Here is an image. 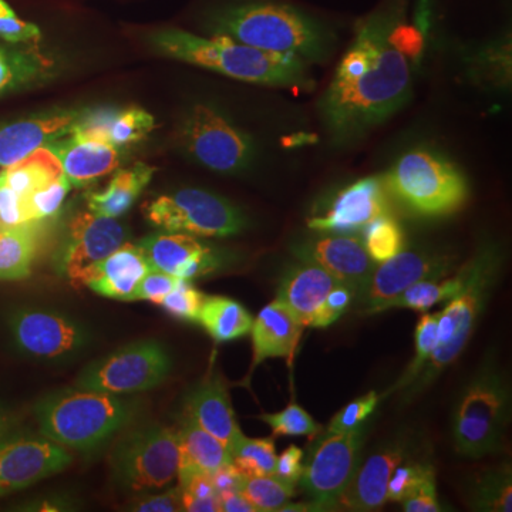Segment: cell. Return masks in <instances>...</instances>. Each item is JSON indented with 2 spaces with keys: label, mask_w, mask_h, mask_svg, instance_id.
I'll return each instance as SVG.
<instances>
[{
  "label": "cell",
  "mask_w": 512,
  "mask_h": 512,
  "mask_svg": "<svg viewBox=\"0 0 512 512\" xmlns=\"http://www.w3.org/2000/svg\"><path fill=\"white\" fill-rule=\"evenodd\" d=\"M407 0H387L360 20L348 52L319 101L335 144L359 140L393 117L412 96V69L394 42Z\"/></svg>",
  "instance_id": "obj_1"
},
{
  "label": "cell",
  "mask_w": 512,
  "mask_h": 512,
  "mask_svg": "<svg viewBox=\"0 0 512 512\" xmlns=\"http://www.w3.org/2000/svg\"><path fill=\"white\" fill-rule=\"evenodd\" d=\"M214 36L272 53H292L305 62H325L332 52V30L296 6L274 0H244L214 10L208 18Z\"/></svg>",
  "instance_id": "obj_2"
},
{
  "label": "cell",
  "mask_w": 512,
  "mask_h": 512,
  "mask_svg": "<svg viewBox=\"0 0 512 512\" xmlns=\"http://www.w3.org/2000/svg\"><path fill=\"white\" fill-rule=\"evenodd\" d=\"M158 52L261 86L311 90L315 80L308 62L292 53H272L242 45L225 36L201 37L180 29L161 30L151 36Z\"/></svg>",
  "instance_id": "obj_3"
},
{
  "label": "cell",
  "mask_w": 512,
  "mask_h": 512,
  "mask_svg": "<svg viewBox=\"0 0 512 512\" xmlns=\"http://www.w3.org/2000/svg\"><path fill=\"white\" fill-rule=\"evenodd\" d=\"M504 261L503 248L497 242L484 241L463 264L464 284L439 313V343L417 379L402 392L403 397L414 399L419 396L464 352Z\"/></svg>",
  "instance_id": "obj_4"
},
{
  "label": "cell",
  "mask_w": 512,
  "mask_h": 512,
  "mask_svg": "<svg viewBox=\"0 0 512 512\" xmlns=\"http://www.w3.org/2000/svg\"><path fill=\"white\" fill-rule=\"evenodd\" d=\"M137 402L116 394L66 389L36 404L40 434L67 450L93 451L134 420Z\"/></svg>",
  "instance_id": "obj_5"
},
{
  "label": "cell",
  "mask_w": 512,
  "mask_h": 512,
  "mask_svg": "<svg viewBox=\"0 0 512 512\" xmlns=\"http://www.w3.org/2000/svg\"><path fill=\"white\" fill-rule=\"evenodd\" d=\"M384 187L407 211L423 218L456 214L470 197L463 171L443 154L427 147L404 153L382 175Z\"/></svg>",
  "instance_id": "obj_6"
},
{
  "label": "cell",
  "mask_w": 512,
  "mask_h": 512,
  "mask_svg": "<svg viewBox=\"0 0 512 512\" xmlns=\"http://www.w3.org/2000/svg\"><path fill=\"white\" fill-rule=\"evenodd\" d=\"M510 416V384L495 360H487L463 390L454 412L453 441L457 453L481 458L500 450Z\"/></svg>",
  "instance_id": "obj_7"
},
{
  "label": "cell",
  "mask_w": 512,
  "mask_h": 512,
  "mask_svg": "<svg viewBox=\"0 0 512 512\" xmlns=\"http://www.w3.org/2000/svg\"><path fill=\"white\" fill-rule=\"evenodd\" d=\"M114 481L128 493H151L173 483L178 474L177 429L148 423L124 434L111 451Z\"/></svg>",
  "instance_id": "obj_8"
},
{
  "label": "cell",
  "mask_w": 512,
  "mask_h": 512,
  "mask_svg": "<svg viewBox=\"0 0 512 512\" xmlns=\"http://www.w3.org/2000/svg\"><path fill=\"white\" fill-rule=\"evenodd\" d=\"M144 215L154 227L194 237H232L248 225L247 217L234 204L197 188L160 195L144 205Z\"/></svg>",
  "instance_id": "obj_9"
},
{
  "label": "cell",
  "mask_w": 512,
  "mask_h": 512,
  "mask_svg": "<svg viewBox=\"0 0 512 512\" xmlns=\"http://www.w3.org/2000/svg\"><path fill=\"white\" fill-rule=\"evenodd\" d=\"M171 365L160 342L140 340L87 366L77 377L76 387L116 396L146 392L164 382Z\"/></svg>",
  "instance_id": "obj_10"
},
{
  "label": "cell",
  "mask_w": 512,
  "mask_h": 512,
  "mask_svg": "<svg viewBox=\"0 0 512 512\" xmlns=\"http://www.w3.org/2000/svg\"><path fill=\"white\" fill-rule=\"evenodd\" d=\"M308 458L303 461L299 485L311 498L316 511L338 510L340 498L359 467L363 430L316 436Z\"/></svg>",
  "instance_id": "obj_11"
},
{
  "label": "cell",
  "mask_w": 512,
  "mask_h": 512,
  "mask_svg": "<svg viewBox=\"0 0 512 512\" xmlns=\"http://www.w3.org/2000/svg\"><path fill=\"white\" fill-rule=\"evenodd\" d=\"M181 140L195 161L215 173H239L255 156L252 138L207 104L192 107L181 127Z\"/></svg>",
  "instance_id": "obj_12"
},
{
  "label": "cell",
  "mask_w": 512,
  "mask_h": 512,
  "mask_svg": "<svg viewBox=\"0 0 512 512\" xmlns=\"http://www.w3.org/2000/svg\"><path fill=\"white\" fill-rule=\"evenodd\" d=\"M457 256L433 249L403 251L376 265L366 285L356 293L360 315L382 313L384 306L417 282L446 278L454 271Z\"/></svg>",
  "instance_id": "obj_13"
},
{
  "label": "cell",
  "mask_w": 512,
  "mask_h": 512,
  "mask_svg": "<svg viewBox=\"0 0 512 512\" xmlns=\"http://www.w3.org/2000/svg\"><path fill=\"white\" fill-rule=\"evenodd\" d=\"M128 231L119 218L101 217L82 211L69 221L53 255L55 271L70 284L127 242Z\"/></svg>",
  "instance_id": "obj_14"
},
{
  "label": "cell",
  "mask_w": 512,
  "mask_h": 512,
  "mask_svg": "<svg viewBox=\"0 0 512 512\" xmlns=\"http://www.w3.org/2000/svg\"><path fill=\"white\" fill-rule=\"evenodd\" d=\"M6 325L20 353L47 362L77 355L86 348L90 338L76 320L49 309H16L10 313Z\"/></svg>",
  "instance_id": "obj_15"
},
{
  "label": "cell",
  "mask_w": 512,
  "mask_h": 512,
  "mask_svg": "<svg viewBox=\"0 0 512 512\" xmlns=\"http://www.w3.org/2000/svg\"><path fill=\"white\" fill-rule=\"evenodd\" d=\"M72 454L45 436L12 433L0 439V498L63 471Z\"/></svg>",
  "instance_id": "obj_16"
},
{
  "label": "cell",
  "mask_w": 512,
  "mask_h": 512,
  "mask_svg": "<svg viewBox=\"0 0 512 512\" xmlns=\"http://www.w3.org/2000/svg\"><path fill=\"white\" fill-rule=\"evenodd\" d=\"M392 204L382 177H365L349 184L335 195L328 210L309 218L308 228L318 234H348L363 229L383 215H390Z\"/></svg>",
  "instance_id": "obj_17"
},
{
  "label": "cell",
  "mask_w": 512,
  "mask_h": 512,
  "mask_svg": "<svg viewBox=\"0 0 512 512\" xmlns=\"http://www.w3.org/2000/svg\"><path fill=\"white\" fill-rule=\"evenodd\" d=\"M292 254L298 261L312 262L325 269L333 278L348 285L355 296L377 265L367 254L362 237L355 234H323V237L293 245Z\"/></svg>",
  "instance_id": "obj_18"
},
{
  "label": "cell",
  "mask_w": 512,
  "mask_h": 512,
  "mask_svg": "<svg viewBox=\"0 0 512 512\" xmlns=\"http://www.w3.org/2000/svg\"><path fill=\"white\" fill-rule=\"evenodd\" d=\"M148 264L157 271L177 276L183 281H194L214 274L224 265V255L204 244L194 235L181 232L154 234L138 244Z\"/></svg>",
  "instance_id": "obj_19"
},
{
  "label": "cell",
  "mask_w": 512,
  "mask_h": 512,
  "mask_svg": "<svg viewBox=\"0 0 512 512\" xmlns=\"http://www.w3.org/2000/svg\"><path fill=\"white\" fill-rule=\"evenodd\" d=\"M410 443L406 437L389 441L359 463L355 476L340 498L338 510L377 511L389 503L387 484L397 466L409 456Z\"/></svg>",
  "instance_id": "obj_20"
},
{
  "label": "cell",
  "mask_w": 512,
  "mask_h": 512,
  "mask_svg": "<svg viewBox=\"0 0 512 512\" xmlns=\"http://www.w3.org/2000/svg\"><path fill=\"white\" fill-rule=\"evenodd\" d=\"M183 416L224 443L229 451L242 436L227 382L221 373H210L192 387L185 396Z\"/></svg>",
  "instance_id": "obj_21"
},
{
  "label": "cell",
  "mask_w": 512,
  "mask_h": 512,
  "mask_svg": "<svg viewBox=\"0 0 512 512\" xmlns=\"http://www.w3.org/2000/svg\"><path fill=\"white\" fill-rule=\"evenodd\" d=\"M143 249L124 242L103 261L97 262L80 276L79 286H87L93 292L117 301H136L141 279L150 271Z\"/></svg>",
  "instance_id": "obj_22"
},
{
  "label": "cell",
  "mask_w": 512,
  "mask_h": 512,
  "mask_svg": "<svg viewBox=\"0 0 512 512\" xmlns=\"http://www.w3.org/2000/svg\"><path fill=\"white\" fill-rule=\"evenodd\" d=\"M84 109L60 110L0 126V167L18 163L70 133Z\"/></svg>",
  "instance_id": "obj_23"
},
{
  "label": "cell",
  "mask_w": 512,
  "mask_h": 512,
  "mask_svg": "<svg viewBox=\"0 0 512 512\" xmlns=\"http://www.w3.org/2000/svg\"><path fill=\"white\" fill-rule=\"evenodd\" d=\"M305 326L284 302L275 299L258 313L252 323V363L249 377L266 359L285 357L292 365Z\"/></svg>",
  "instance_id": "obj_24"
},
{
  "label": "cell",
  "mask_w": 512,
  "mask_h": 512,
  "mask_svg": "<svg viewBox=\"0 0 512 512\" xmlns=\"http://www.w3.org/2000/svg\"><path fill=\"white\" fill-rule=\"evenodd\" d=\"M46 147L59 158L64 175L74 187L94 183L116 171L121 163L119 148L74 133H67Z\"/></svg>",
  "instance_id": "obj_25"
},
{
  "label": "cell",
  "mask_w": 512,
  "mask_h": 512,
  "mask_svg": "<svg viewBox=\"0 0 512 512\" xmlns=\"http://www.w3.org/2000/svg\"><path fill=\"white\" fill-rule=\"evenodd\" d=\"M156 127V120L140 107L126 109H84L70 133L124 148L140 143Z\"/></svg>",
  "instance_id": "obj_26"
},
{
  "label": "cell",
  "mask_w": 512,
  "mask_h": 512,
  "mask_svg": "<svg viewBox=\"0 0 512 512\" xmlns=\"http://www.w3.org/2000/svg\"><path fill=\"white\" fill-rule=\"evenodd\" d=\"M338 284V279L320 266L298 261L282 275L276 299L284 302L305 328H313L329 292Z\"/></svg>",
  "instance_id": "obj_27"
},
{
  "label": "cell",
  "mask_w": 512,
  "mask_h": 512,
  "mask_svg": "<svg viewBox=\"0 0 512 512\" xmlns=\"http://www.w3.org/2000/svg\"><path fill=\"white\" fill-rule=\"evenodd\" d=\"M178 483L194 474H211L232 463L231 451L212 434L181 414L177 429Z\"/></svg>",
  "instance_id": "obj_28"
},
{
  "label": "cell",
  "mask_w": 512,
  "mask_h": 512,
  "mask_svg": "<svg viewBox=\"0 0 512 512\" xmlns=\"http://www.w3.org/2000/svg\"><path fill=\"white\" fill-rule=\"evenodd\" d=\"M49 221H29L0 229V281H20L32 274Z\"/></svg>",
  "instance_id": "obj_29"
},
{
  "label": "cell",
  "mask_w": 512,
  "mask_h": 512,
  "mask_svg": "<svg viewBox=\"0 0 512 512\" xmlns=\"http://www.w3.org/2000/svg\"><path fill=\"white\" fill-rule=\"evenodd\" d=\"M156 168L144 163L120 170L111 178L106 190L86 195L87 210L107 218H120L126 214L150 184Z\"/></svg>",
  "instance_id": "obj_30"
},
{
  "label": "cell",
  "mask_w": 512,
  "mask_h": 512,
  "mask_svg": "<svg viewBox=\"0 0 512 512\" xmlns=\"http://www.w3.org/2000/svg\"><path fill=\"white\" fill-rule=\"evenodd\" d=\"M53 70V60L35 47L0 45V96L46 82Z\"/></svg>",
  "instance_id": "obj_31"
},
{
  "label": "cell",
  "mask_w": 512,
  "mask_h": 512,
  "mask_svg": "<svg viewBox=\"0 0 512 512\" xmlns=\"http://www.w3.org/2000/svg\"><path fill=\"white\" fill-rule=\"evenodd\" d=\"M63 175L59 158L49 148L43 147L18 163L3 167L0 183L15 192L23 202L30 194L59 180Z\"/></svg>",
  "instance_id": "obj_32"
},
{
  "label": "cell",
  "mask_w": 512,
  "mask_h": 512,
  "mask_svg": "<svg viewBox=\"0 0 512 512\" xmlns=\"http://www.w3.org/2000/svg\"><path fill=\"white\" fill-rule=\"evenodd\" d=\"M198 323L207 330L215 342H231L244 338L251 332V313L241 305L225 296H207L202 305Z\"/></svg>",
  "instance_id": "obj_33"
},
{
  "label": "cell",
  "mask_w": 512,
  "mask_h": 512,
  "mask_svg": "<svg viewBox=\"0 0 512 512\" xmlns=\"http://www.w3.org/2000/svg\"><path fill=\"white\" fill-rule=\"evenodd\" d=\"M464 284V266L461 265L457 274L446 276L440 279H427L417 282L409 289H406L399 296L392 299L382 312L390 309H413L417 312H427L437 303L450 301L457 295Z\"/></svg>",
  "instance_id": "obj_34"
},
{
  "label": "cell",
  "mask_w": 512,
  "mask_h": 512,
  "mask_svg": "<svg viewBox=\"0 0 512 512\" xmlns=\"http://www.w3.org/2000/svg\"><path fill=\"white\" fill-rule=\"evenodd\" d=\"M468 497H470V507L473 510L511 512L512 480L510 464L485 471L483 476L477 478Z\"/></svg>",
  "instance_id": "obj_35"
},
{
  "label": "cell",
  "mask_w": 512,
  "mask_h": 512,
  "mask_svg": "<svg viewBox=\"0 0 512 512\" xmlns=\"http://www.w3.org/2000/svg\"><path fill=\"white\" fill-rule=\"evenodd\" d=\"M231 457L244 477L272 476L278 458L274 439H249L244 434L232 447Z\"/></svg>",
  "instance_id": "obj_36"
},
{
  "label": "cell",
  "mask_w": 512,
  "mask_h": 512,
  "mask_svg": "<svg viewBox=\"0 0 512 512\" xmlns=\"http://www.w3.org/2000/svg\"><path fill=\"white\" fill-rule=\"evenodd\" d=\"M437 343H439V313H424L420 316L416 326V355L404 370L403 375L387 390L384 396L404 392L429 362Z\"/></svg>",
  "instance_id": "obj_37"
},
{
  "label": "cell",
  "mask_w": 512,
  "mask_h": 512,
  "mask_svg": "<svg viewBox=\"0 0 512 512\" xmlns=\"http://www.w3.org/2000/svg\"><path fill=\"white\" fill-rule=\"evenodd\" d=\"M362 239L367 254L376 264L387 261L406 247L402 225L393 214L383 215L370 222L362 231Z\"/></svg>",
  "instance_id": "obj_38"
},
{
  "label": "cell",
  "mask_w": 512,
  "mask_h": 512,
  "mask_svg": "<svg viewBox=\"0 0 512 512\" xmlns=\"http://www.w3.org/2000/svg\"><path fill=\"white\" fill-rule=\"evenodd\" d=\"M296 487L284 483L278 477H244L241 491L259 512L279 511L286 503L296 497Z\"/></svg>",
  "instance_id": "obj_39"
},
{
  "label": "cell",
  "mask_w": 512,
  "mask_h": 512,
  "mask_svg": "<svg viewBox=\"0 0 512 512\" xmlns=\"http://www.w3.org/2000/svg\"><path fill=\"white\" fill-rule=\"evenodd\" d=\"M258 419L271 427L275 437H309L315 439L323 427L311 414L295 402L289 403L282 412L261 414Z\"/></svg>",
  "instance_id": "obj_40"
},
{
  "label": "cell",
  "mask_w": 512,
  "mask_h": 512,
  "mask_svg": "<svg viewBox=\"0 0 512 512\" xmlns=\"http://www.w3.org/2000/svg\"><path fill=\"white\" fill-rule=\"evenodd\" d=\"M72 187L73 185L67 180L66 175H63L59 180L53 181V183L47 184L30 194L23 201L26 222L47 221L55 218Z\"/></svg>",
  "instance_id": "obj_41"
},
{
  "label": "cell",
  "mask_w": 512,
  "mask_h": 512,
  "mask_svg": "<svg viewBox=\"0 0 512 512\" xmlns=\"http://www.w3.org/2000/svg\"><path fill=\"white\" fill-rule=\"evenodd\" d=\"M431 477H436V470L429 461H403L393 471L387 484V501L402 503Z\"/></svg>",
  "instance_id": "obj_42"
},
{
  "label": "cell",
  "mask_w": 512,
  "mask_h": 512,
  "mask_svg": "<svg viewBox=\"0 0 512 512\" xmlns=\"http://www.w3.org/2000/svg\"><path fill=\"white\" fill-rule=\"evenodd\" d=\"M181 504L183 511L220 512L218 493L212 484L210 474H194L180 481Z\"/></svg>",
  "instance_id": "obj_43"
},
{
  "label": "cell",
  "mask_w": 512,
  "mask_h": 512,
  "mask_svg": "<svg viewBox=\"0 0 512 512\" xmlns=\"http://www.w3.org/2000/svg\"><path fill=\"white\" fill-rule=\"evenodd\" d=\"M205 298L207 296L195 289L191 282L181 279L177 288L168 293L160 302V306L174 318L187 320V322H198Z\"/></svg>",
  "instance_id": "obj_44"
},
{
  "label": "cell",
  "mask_w": 512,
  "mask_h": 512,
  "mask_svg": "<svg viewBox=\"0 0 512 512\" xmlns=\"http://www.w3.org/2000/svg\"><path fill=\"white\" fill-rule=\"evenodd\" d=\"M380 400L382 397L376 392H369L365 396L357 397L333 416L326 433H348V431L359 429L362 427L363 421L375 412Z\"/></svg>",
  "instance_id": "obj_45"
},
{
  "label": "cell",
  "mask_w": 512,
  "mask_h": 512,
  "mask_svg": "<svg viewBox=\"0 0 512 512\" xmlns=\"http://www.w3.org/2000/svg\"><path fill=\"white\" fill-rule=\"evenodd\" d=\"M0 37L12 45H19V43L37 42L42 37V33L33 23L19 19L8 3L0 0Z\"/></svg>",
  "instance_id": "obj_46"
},
{
  "label": "cell",
  "mask_w": 512,
  "mask_h": 512,
  "mask_svg": "<svg viewBox=\"0 0 512 512\" xmlns=\"http://www.w3.org/2000/svg\"><path fill=\"white\" fill-rule=\"evenodd\" d=\"M180 282L181 279L177 276L151 268L138 285L136 301H148L160 305L165 296L174 291Z\"/></svg>",
  "instance_id": "obj_47"
},
{
  "label": "cell",
  "mask_w": 512,
  "mask_h": 512,
  "mask_svg": "<svg viewBox=\"0 0 512 512\" xmlns=\"http://www.w3.org/2000/svg\"><path fill=\"white\" fill-rule=\"evenodd\" d=\"M128 510L137 512L183 511L180 487L167 488L163 493H141L128 504Z\"/></svg>",
  "instance_id": "obj_48"
},
{
  "label": "cell",
  "mask_w": 512,
  "mask_h": 512,
  "mask_svg": "<svg viewBox=\"0 0 512 512\" xmlns=\"http://www.w3.org/2000/svg\"><path fill=\"white\" fill-rule=\"evenodd\" d=\"M355 299V292L348 285L339 282L332 291L320 309L318 318L313 323V328H328L346 312V309L352 305Z\"/></svg>",
  "instance_id": "obj_49"
},
{
  "label": "cell",
  "mask_w": 512,
  "mask_h": 512,
  "mask_svg": "<svg viewBox=\"0 0 512 512\" xmlns=\"http://www.w3.org/2000/svg\"><path fill=\"white\" fill-rule=\"evenodd\" d=\"M303 457L305 453L302 448L291 444L281 456L276 458L274 476L296 487L303 473Z\"/></svg>",
  "instance_id": "obj_50"
},
{
  "label": "cell",
  "mask_w": 512,
  "mask_h": 512,
  "mask_svg": "<svg viewBox=\"0 0 512 512\" xmlns=\"http://www.w3.org/2000/svg\"><path fill=\"white\" fill-rule=\"evenodd\" d=\"M406 512H439L443 510L437 495L436 477H431L402 501Z\"/></svg>",
  "instance_id": "obj_51"
},
{
  "label": "cell",
  "mask_w": 512,
  "mask_h": 512,
  "mask_svg": "<svg viewBox=\"0 0 512 512\" xmlns=\"http://www.w3.org/2000/svg\"><path fill=\"white\" fill-rule=\"evenodd\" d=\"M26 222L23 202L5 184L0 183V229L16 227Z\"/></svg>",
  "instance_id": "obj_52"
},
{
  "label": "cell",
  "mask_w": 512,
  "mask_h": 512,
  "mask_svg": "<svg viewBox=\"0 0 512 512\" xmlns=\"http://www.w3.org/2000/svg\"><path fill=\"white\" fill-rule=\"evenodd\" d=\"M211 480L215 490L220 494L224 493V491L239 490L244 476H242L238 468L231 463L214 471V473L211 474Z\"/></svg>",
  "instance_id": "obj_53"
},
{
  "label": "cell",
  "mask_w": 512,
  "mask_h": 512,
  "mask_svg": "<svg viewBox=\"0 0 512 512\" xmlns=\"http://www.w3.org/2000/svg\"><path fill=\"white\" fill-rule=\"evenodd\" d=\"M221 511L224 512H259L251 501L239 490L224 491L218 494Z\"/></svg>",
  "instance_id": "obj_54"
},
{
  "label": "cell",
  "mask_w": 512,
  "mask_h": 512,
  "mask_svg": "<svg viewBox=\"0 0 512 512\" xmlns=\"http://www.w3.org/2000/svg\"><path fill=\"white\" fill-rule=\"evenodd\" d=\"M16 423H18V419H16L15 414L6 407L0 406V439L5 437L6 434L12 433L15 430Z\"/></svg>",
  "instance_id": "obj_55"
}]
</instances>
